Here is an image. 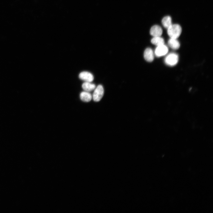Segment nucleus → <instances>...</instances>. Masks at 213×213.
I'll use <instances>...</instances> for the list:
<instances>
[{"label":"nucleus","instance_id":"obj_5","mask_svg":"<svg viewBox=\"0 0 213 213\" xmlns=\"http://www.w3.org/2000/svg\"><path fill=\"white\" fill-rule=\"evenodd\" d=\"M150 33L154 37L161 36L162 33V30L160 26L154 25L150 29Z\"/></svg>","mask_w":213,"mask_h":213},{"label":"nucleus","instance_id":"obj_4","mask_svg":"<svg viewBox=\"0 0 213 213\" xmlns=\"http://www.w3.org/2000/svg\"><path fill=\"white\" fill-rule=\"evenodd\" d=\"M168 51L167 47L163 44L157 46L155 50L154 54L156 56L159 57L165 55Z\"/></svg>","mask_w":213,"mask_h":213},{"label":"nucleus","instance_id":"obj_8","mask_svg":"<svg viewBox=\"0 0 213 213\" xmlns=\"http://www.w3.org/2000/svg\"><path fill=\"white\" fill-rule=\"evenodd\" d=\"M169 46L172 49L176 50L180 47V44L177 39L171 38L169 40L168 42Z\"/></svg>","mask_w":213,"mask_h":213},{"label":"nucleus","instance_id":"obj_11","mask_svg":"<svg viewBox=\"0 0 213 213\" xmlns=\"http://www.w3.org/2000/svg\"><path fill=\"white\" fill-rule=\"evenodd\" d=\"M162 23L163 26L167 29L172 24L171 17L167 16L164 17L162 20Z\"/></svg>","mask_w":213,"mask_h":213},{"label":"nucleus","instance_id":"obj_3","mask_svg":"<svg viewBox=\"0 0 213 213\" xmlns=\"http://www.w3.org/2000/svg\"><path fill=\"white\" fill-rule=\"evenodd\" d=\"M104 91L103 86L99 85L94 90L92 98L93 101L96 102L99 101L102 98Z\"/></svg>","mask_w":213,"mask_h":213},{"label":"nucleus","instance_id":"obj_7","mask_svg":"<svg viewBox=\"0 0 213 213\" xmlns=\"http://www.w3.org/2000/svg\"><path fill=\"white\" fill-rule=\"evenodd\" d=\"M145 59L148 62H152L154 59V54L152 50L150 48H146L144 52Z\"/></svg>","mask_w":213,"mask_h":213},{"label":"nucleus","instance_id":"obj_2","mask_svg":"<svg viewBox=\"0 0 213 213\" xmlns=\"http://www.w3.org/2000/svg\"><path fill=\"white\" fill-rule=\"evenodd\" d=\"M178 60V55L175 53H171L166 56L164 59V62L167 65L172 66L177 63Z\"/></svg>","mask_w":213,"mask_h":213},{"label":"nucleus","instance_id":"obj_9","mask_svg":"<svg viewBox=\"0 0 213 213\" xmlns=\"http://www.w3.org/2000/svg\"><path fill=\"white\" fill-rule=\"evenodd\" d=\"M80 97L81 100L85 102L90 101L91 100L92 96L89 92L84 91L81 93Z\"/></svg>","mask_w":213,"mask_h":213},{"label":"nucleus","instance_id":"obj_6","mask_svg":"<svg viewBox=\"0 0 213 213\" xmlns=\"http://www.w3.org/2000/svg\"><path fill=\"white\" fill-rule=\"evenodd\" d=\"M79 77L80 79L89 82H92L94 79L93 75L87 71H83L80 72L79 74Z\"/></svg>","mask_w":213,"mask_h":213},{"label":"nucleus","instance_id":"obj_10","mask_svg":"<svg viewBox=\"0 0 213 213\" xmlns=\"http://www.w3.org/2000/svg\"><path fill=\"white\" fill-rule=\"evenodd\" d=\"M82 87L85 91L89 92L94 90L96 85L90 82H85L83 84Z\"/></svg>","mask_w":213,"mask_h":213},{"label":"nucleus","instance_id":"obj_12","mask_svg":"<svg viewBox=\"0 0 213 213\" xmlns=\"http://www.w3.org/2000/svg\"><path fill=\"white\" fill-rule=\"evenodd\" d=\"M151 43L157 46L164 44V40L161 36L154 37L151 39Z\"/></svg>","mask_w":213,"mask_h":213},{"label":"nucleus","instance_id":"obj_1","mask_svg":"<svg viewBox=\"0 0 213 213\" xmlns=\"http://www.w3.org/2000/svg\"><path fill=\"white\" fill-rule=\"evenodd\" d=\"M182 31L180 26L178 24H172L167 28V33L170 38L177 39Z\"/></svg>","mask_w":213,"mask_h":213}]
</instances>
